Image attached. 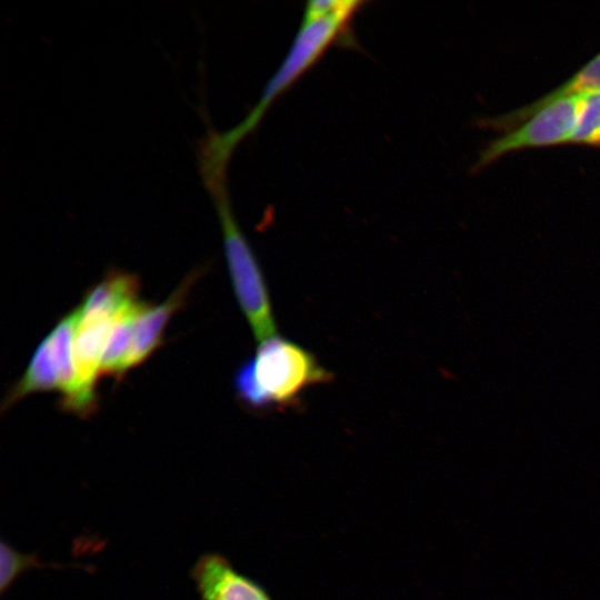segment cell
Wrapping results in <instances>:
<instances>
[{
    "label": "cell",
    "instance_id": "8",
    "mask_svg": "<svg viewBox=\"0 0 600 600\" xmlns=\"http://www.w3.org/2000/svg\"><path fill=\"white\" fill-rule=\"evenodd\" d=\"M589 92H600V52H598L563 83L544 96L506 114L484 118L480 121V126L500 132H506L521 123L523 120L553 100L566 96Z\"/></svg>",
    "mask_w": 600,
    "mask_h": 600
},
{
    "label": "cell",
    "instance_id": "11",
    "mask_svg": "<svg viewBox=\"0 0 600 600\" xmlns=\"http://www.w3.org/2000/svg\"><path fill=\"white\" fill-rule=\"evenodd\" d=\"M58 389V373L48 336L37 347L23 376L9 390L2 410L22 398L41 391Z\"/></svg>",
    "mask_w": 600,
    "mask_h": 600
},
{
    "label": "cell",
    "instance_id": "13",
    "mask_svg": "<svg viewBox=\"0 0 600 600\" xmlns=\"http://www.w3.org/2000/svg\"><path fill=\"white\" fill-rule=\"evenodd\" d=\"M570 143L600 148V92L582 93L580 113Z\"/></svg>",
    "mask_w": 600,
    "mask_h": 600
},
{
    "label": "cell",
    "instance_id": "9",
    "mask_svg": "<svg viewBox=\"0 0 600 600\" xmlns=\"http://www.w3.org/2000/svg\"><path fill=\"white\" fill-rule=\"evenodd\" d=\"M79 321V309L69 312L49 333L48 338L58 373L61 408L82 416L78 379L73 362V339Z\"/></svg>",
    "mask_w": 600,
    "mask_h": 600
},
{
    "label": "cell",
    "instance_id": "4",
    "mask_svg": "<svg viewBox=\"0 0 600 600\" xmlns=\"http://www.w3.org/2000/svg\"><path fill=\"white\" fill-rule=\"evenodd\" d=\"M581 102L582 93L553 100L514 128L490 140L480 151L473 169L480 170L512 151L570 142Z\"/></svg>",
    "mask_w": 600,
    "mask_h": 600
},
{
    "label": "cell",
    "instance_id": "7",
    "mask_svg": "<svg viewBox=\"0 0 600 600\" xmlns=\"http://www.w3.org/2000/svg\"><path fill=\"white\" fill-rule=\"evenodd\" d=\"M198 276V270L191 272L161 304L144 303L134 320L124 372L143 362L159 347L169 319L182 306Z\"/></svg>",
    "mask_w": 600,
    "mask_h": 600
},
{
    "label": "cell",
    "instance_id": "1",
    "mask_svg": "<svg viewBox=\"0 0 600 600\" xmlns=\"http://www.w3.org/2000/svg\"><path fill=\"white\" fill-rule=\"evenodd\" d=\"M360 4V1L336 0L308 3L301 27L286 58L262 91L259 102L238 126L220 134V141L226 148L233 150L259 123L269 104L307 71L344 31Z\"/></svg>",
    "mask_w": 600,
    "mask_h": 600
},
{
    "label": "cell",
    "instance_id": "6",
    "mask_svg": "<svg viewBox=\"0 0 600 600\" xmlns=\"http://www.w3.org/2000/svg\"><path fill=\"white\" fill-rule=\"evenodd\" d=\"M190 573L201 600H272L262 584L220 553L201 554Z\"/></svg>",
    "mask_w": 600,
    "mask_h": 600
},
{
    "label": "cell",
    "instance_id": "14",
    "mask_svg": "<svg viewBox=\"0 0 600 600\" xmlns=\"http://www.w3.org/2000/svg\"><path fill=\"white\" fill-rule=\"evenodd\" d=\"M47 566L41 562L34 553H22L7 543L4 540L0 542V590L4 593L13 582L24 572L34 568H44Z\"/></svg>",
    "mask_w": 600,
    "mask_h": 600
},
{
    "label": "cell",
    "instance_id": "5",
    "mask_svg": "<svg viewBox=\"0 0 600 600\" xmlns=\"http://www.w3.org/2000/svg\"><path fill=\"white\" fill-rule=\"evenodd\" d=\"M79 309V308H78ZM116 317L104 314H81L73 339V362L82 416L90 414L97 407L96 380L106 344Z\"/></svg>",
    "mask_w": 600,
    "mask_h": 600
},
{
    "label": "cell",
    "instance_id": "2",
    "mask_svg": "<svg viewBox=\"0 0 600 600\" xmlns=\"http://www.w3.org/2000/svg\"><path fill=\"white\" fill-rule=\"evenodd\" d=\"M329 379L312 353L277 334L261 342L256 356L239 368L234 388L242 401L262 409L292 404L306 389Z\"/></svg>",
    "mask_w": 600,
    "mask_h": 600
},
{
    "label": "cell",
    "instance_id": "3",
    "mask_svg": "<svg viewBox=\"0 0 600 600\" xmlns=\"http://www.w3.org/2000/svg\"><path fill=\"white\" fill-rule=\"evenodd\" d=\"M220 219L224 254L232 287L256 339L261 343L277 336L271 301L257 259L233 216L226 181L208 189Z\"/></svg>",
    "mask_w": 600,
    "mask_h": 600
},
{
    "label": "cell",
    "instance_id": "12",
    "mask_svg": "<svg viewBox=\"0 0 600 600\" xmlns=\"http://www.w3.org/2000/svg\"><path fill=\"white\" fill-rule=\"evenodd\" d=\"M144 303V301L138 300L116 317L102 356L101 374L122 376L124 373V364L132 342L134 320Z\"/></svg>",
    "mask_w": 600,
    "mask_h": 600
},
{
    "label": "cell",
    "instance_id": "10",
    "mask_svg": "<svg viewBox=\"0 0 600 600\" xmlns=\"http://www.w3.org/2000/svg\"><path fill=\"white\" fill-rule=\"evenodd\" d=\"M139 281L133 274L111 271L96 284L78 307L81 314L117 317L138 301Z\"/></svg>",
    "mask_w": 600,
    "mask_h": 600
}]
</instances>
